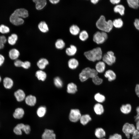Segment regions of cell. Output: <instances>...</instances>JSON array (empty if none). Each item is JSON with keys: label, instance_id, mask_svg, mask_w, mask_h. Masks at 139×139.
<instances>
[{"label": "cell", "instance_id": "cell-13", "mask_svg": "<svg viewBox=\"0 0 139 139\" xmlns=\"http://www.w3.org/2000/svg\"><path fill=\"white\" fill-rule=\"evenodd\" d=\"M20 55V53L18 50L14 48L10 49L8 52L10 58L12 60H15L17 59Z\"/></svg>", "mask_w": 139, "mask_h": 139}, {"label": "cell", "instance_id": "cell-33", "mask_svg": "<svg viewBox=\"0 0 139 139\" xmlns=\"http://www.w3.org/2000/svg\"><path fill=\"white\" fill-rule=\"evenodd\" d=\"M112 22V24L116 28L120 29L123 25V22L122 19L120 18H118L114 20Z\"/></svg>", "mask_w": 139, "mask_h": 139}, {"label": "cell", "instance_id": "cell-57", "mask_svg": "<svg viewBox=\"0 0 139 139\" xmlns=\"http://www.w3.org/2000/svg\"><path fill=\"white\" fill-rule=\"evenodd\" d=\"M2 80V78L0 75V83L1 82Z\"/></svg>", "mask_w": 139, "mask_h": 139}, {"label": "cell", "instance_id": "cell-58", "mask_svg": "<svg viewBox=\"0 0 139 139\" xmlns=\"http://www.w3.org/2000/svg\"><path fill=\"white\" fill-rule=\"evenodd\" d=\"M101 139H105V138H101Z\"/></svg>", "mask_w": 139, "mask_h": 139}, {"label": "cell", "instance_id": "cell-36", "mask_svg": "<svg viewBox=\"0 0 139 139\" xmlns=\"http://www.w3.org/2000/svg\"><path fill=\"white\" fill-rule=\"evenodd\" d=\"M94 98L95 101L100 103L103 102L106 100L105 96L99 93H96L94 96Z\"/></svg>", "mask_w": 139, "mask_h": 139}, {"label": "cell", "instance_id": "cell-21", "mask_svg": "<svg viewBox=\"0 0 139 139\" xmlns=\"http://www.w3.org/2000/svg\"><path fill=\"white\" fill-rule=\"evenodd\" d=\"M93 109L95 113L98 115H102L104 112V109L103 105L99 103L94 105Z\"/></svg>", "mask_w": 139, "mask_h": 139}, {"label": "cell", "instance_id": "cell-54", "mask_svg": "<svg viewBox=\"0 0 139 139\" xmlns=\"http://www.w3.org/2000/svg\"><path fill=\"white\" fill-rule=\"evenodd\" d=\"M4 47V44L3 43L0 39V50L3 48Z\"/></svg>", "mask_w": 139, "mask_h": 139}, {"label": "cell", "instance_id": "cell-50", "mask_svg": "<svg viewBox=\"0 0 139 139\" xmlns=\"http://www.w3.org/2000/svg\"><path fill=\"white\" fill-rule=\"evenodd\" d=\"M0 39L2 42L4 44H5L7 41L6 37L4 35L0 36Z\"/></svg>", "mask_w": 139, "mask_h": 139}, {"label": "cell", "instance_id": "cell-23", "mask_svg": "<svg viewBox=\"0 0 139 139\" xmlns=\"http://www.w3.org/2000/svg\"><path fill=\"white\" fill-rule=\"evenodd\" d=\"M67 92L70 94H74L77 91L76 85L73 83H68L67 86Z\"/></svg>", "mask_w": 139, "mask_h": 139}, {"label": "cell", "instance_id": "cell-5", "mask_svg": "<svg viewBox=\"0 0 139 139\" xmlns=\"http://www.w3.org/2000/svg\"><path fill=\"white\" fill-rule=\"evenodd\" d=\"M102 61L109 66H111L116 61V58L112 51H108L102 57Z\"/></svg>", "mask_w": 139, "mask_h": 139}, {"label": "cell", "instance_id": "cell-52", "mask_svg": "<svg viewBox=\"0 0 139 139\" xmlns=\"http://www.w3.org/2000/svg\"><path fill=\"white\" fill-rule=\"evenodd\" d=\"M110 2L114 4H118L120 3V0H110Z\"/></svg>", "mask_w": 139, "mask_h": 139}, {"label": "cell", "instance_id": "cell-29", "mask_svg": "<svg viewBox=\"0 0 139 139\" xmlns=\"http://www.w3.org/2000/svg\"><path fill=\"white\" fill-rule=\"evenodd\" d=\"M129 7L133 9H137L139 7V0H126Z\"/></svg>", "mask_w": 139, "mask_h": 139}, {"label": "cell", "instance_id": "cell-11", "mask_svg": "<svg viewBox=\"0 0 139 139\" xmlns=\"http://www.w3.org/2000/svg\"><path fill=\"white\" fill-rule=\"evenodd\" d=\"M14 95L16 100L19 102L23 101L26 97L24 92L20 89H18L14 92Z\"/></svg>", "mask_w": 139, "mask_h": 139}, {"label": "cell", "instance_id": "cell-15", "mask_svg": "<svg viewBox=\"0 0 139 139\" xmlns=\"http://www.w3.org/2000/svg\"><path fill=\"white\" fill-rule=\"evenodd\" d=\"M104 76L108 79V81L111 82L115 80L116 77L115 73L111 70L106 71L104 74Z\"/></svg>", "mask_w": 139, "mask_h": 139}, {"label": "cell", "instance_id": "cell-7", "mask_svg": "<svg viewBox=\"0 0 139 139\" xmlns=\"http://www.w3.org/2000/svg\"><path fill=\"white\" fill-rule=\"evenodd\" d=\"M81 115L78 109H72L70 111L69 116V120L73 122H76L80 120Z\"/></svg>", "mask_w": 139, "mask_h": 139}, {"label": "cell", "instance_id": "cell-30", "mask_svg": "<svg viewBox=\"0 0 139 139\" xmlns=\"http://www.w3.org/2000/svg\"><path fill=\"white\" fill-rule=\"evenodd\" d=\"M35 75L38 80L42 81H44L47 77L46 73L41 70L37 71Z\"/></svg>", "mask_w": 139, "mask_h": 139}, {"label": "cell", "instance_id": "cell-48", "mask_svg": "<svg viewBox=\"0 0 139 139\" xmlns=\"http://www.w3.org/2000/svg\"><path fill=\"white\" fill-rule=\"evenodd\" d=\"M136 111L137 115L134 117L135 121L136 122L139 120V106L136 108Z\"/></svg>", "mask_w": 139, "mask_h": 139}, {"label": "cell", "instance_id": "cell-47", "mask_svg": "<svg viewBox=\"0 0 139 139\" xmlns=\"http://www.w3.org/2000/svg\"><path fill=\"white\" fill-rule=\"evenodd\" d=\"M134 24L136 29L139 31V19H136L135 20Z\"/></svg>", "mask_w": 139, "mask_h": 139}, {"label": "cell", "instance_id": "cell-2", "mask_svg": "<svg viewBox=\"0 0 139 139\" xmlns=\"http://www.w3.org/2000/svg\"><path fill=\"white\" fill-rule=\"evenodd\" d=\"M84 55L88 60L93 62L100 60L102 57V51L100 47H97L85 52Z\"/></svg>", "mask_w": 139, "mask_h": 139}, {"label": "cell", "instance_id": "cell-38", "mask_svg": "<svg viewBox=\"0 0 139 139\" xmlns=\"http://www.w3.org/2000/svg\"><path fill=\"white\" fill-rule=\"evenodd\" d=\"M89 35L88 32L85 30L81 31L79 34V38L80 40L84 41L86 40L88 38Z\"/></svg>", "mask_w": 139, "mask_h": 139}, {"label": "cell", "instance_id": "cell-31", "mask_svg": "<svg viewBox=\"0 0 139 139\" xmlns=\"http://www.w3.org/2000/svg\"><path fill=\"white\" fill-rule=\"evenodd\" d=\"M132 110V107L130 104H127L122 105L120 108V110L123 114H127L130 112Z\"/></svg>", "mask_w": 139, "mask_h": 139}, {"label": "cell", "instance_id": "cell-4", "mask_svg": "<svg viewBox=\"0 0 139 139\" xmlns=\"http://www.w3.org/2000/svg\"><path fill=\"white\" fill-rule=\"evenodd\" d=\"M108 35L106 32L102 31H97L94 35L93 41L97 44L103 43L107 39Z\"/></svg>", "mask_w": 139, "mask_h": 139}, {"label": "cell", "instance_id": "cell-45", "mask_svg": "<svg viewBox=\"0 0 139 139\" xmlns=\"http://www.w3.org/2000/svg\"><path fill=\"white\" fill-rule=\"evenodd\" d=\"M132 139H139V131L136 129L132 134Z\"/></svg>", "mask_w": 139, "mask_h": 139}, {"label": "cell", "instance_id": "cell-39", "mask_svg": "<svg viewBox=\"0 0 139 139\" xmlns=\"http://www.w3.org/2000/svg\"><path fill=\"white\" fill-rule=\"evenodd\" d=\"M54 82L55 85L57 88H61L63 86L62 81L59 77H56L55 78Z\"/></svg>", "mask_w": 139, "mask_h": 139}, {"label": "cell", "instance_id": "cell-10", "mask_svg": "<svg viewBox=\"0 0 139 139\" xmlns=\"http://www.w3.org/2000/svg\"><path fill=\"white\" fill-rule=\"evenodd\" d=\"M42 139H56V135L53 130L46 129L41 136Z\"/></svg>", "mask_w": 139, "mask_h": 139}, {"label": "cell", "instance_id": "cell-20", "mask_svg": "<svg viewBox=\"0 0 139 139\" xmlns=\"http://www.w3.org/2000/svg\"><path fill=\"white\" fill-rule=\"evenodd\" d=\"M39 30L43 33L47 32L49 30L48 26L46 22L44 21L40 22L38 25Z\"/></svg>", "mask_w": 139, "mask_h": 139}, {"label": "cell", "instance_id": "cell-9", "mask_svg": "<svg viewBox=\"0 0 139 139\" xmlns=\"http://www.w3.org/2000/svg\"><path fill=\"white\" fill-rule=\"evenodd\" d=\"M12 14L23 19L26 18L29 16L28 10L25 8H22L16 9Z\"/></svg>", "mask_w": 139, "mask_h": 139}, {"label": "cell", "instance_id": "cell-17", "mask_svg": "<svg viewBox=\"0 0 139 139\" xmlns=\"http://www.w3.org/2000/svg\"><path fill=\"white\" fill-rule=\"evenodd\" d=\"M33 1L35 3L36 8L37 10H42L47 4L46 0H33Z\"/></svg>", "mask_w": 139, "mask_h": 139}, {"label": "cell", "instance_id": "cell-24", "mask_svg": "<svg viewBox=\"0 0 139 139\" xmlns=\"http://www.w3.org/2000/svg\"><path fill=\"white\" fill-rule=\"evenodd\" d=\"M48 64L49 62L47 59L42 58L40 59L38 61L37 65L39 68L42 70L45 69Z\"/></svg>", "mask_w": 139, "mask_h": 139}, {"label": "cell", "instance_id": "cell-34", "mask_svg": "<svg viewBox=\"0 0 139 139\" xmlns=\"http://www.w3.org/2000/svg\"><path fill=\"white\" fill-rule=\"evenodd\" d=\"M46 111V108L45 107L40 106L37 109V114L39 117H42L45 115Z\"/></svg>", "mask_w": 139, "mask_h": 139}, {"label": "cell", "instance_id": "cell-1", "mask_svg": "<svg viewBox=\"0 0 139 139\" xmlns=\"http://www.w3.org/2000/svg\"><path fill=\"white\" fill-rule=\"evenodd\" d=\"M96 25L98 29L106 33L109 32L113 27L112 21L110 20L107 21L103 15H101L97 20Z\"/></svg>", "mask_w": 139, "mask_h": 139}, {"label": "cell", "instance_id": "cell-28", "mask_svg": "<svg viewBox=\"0 0 139 139\" xmlns=\"http://www.w3.org/2000/svg\"><path fill=\"white\" fill-rule=\"evenodd\" d=\"M18 39V36L15 33H13L9 36L7 38V41L8 43L11 45H15Z\"/></svg>", "mask_w": 139, "mask_h": 139}, {"label": "cell", "instance_id": "cell-42", "mask_svg": "<svg viewBox=\"0 0 139 139\" xmlns=\"http://www.w3.org/2000/svg\"><path fill=\"white\" fill-rule=\"evenodd\" d=\"M23 62V61L18 59L14 60V64L16 67H21Z\"/></svg>", "mask_w": 139, "mask_h": 139}, {"label": "cell", "instance_id": "cell-55", "mask_svg": "<svg viewBox=\"0 0 139 139\" xmlns=\"http://www.w3.org/2000/svg\"><path fill=\"white\" fill-rule=\"evenodd\" d=\"M136 122V129L139 131V120Z\"/></svg>", "mask_w": 139, "mask_h": 139}, {"label": "cell", "instance_id": "cell-32", "mask_svg": "<svg viewBox=\"0 0 139 139\" xmlns=\"http://www.w3.org/2000/svg\"><path fill=\"white\" fill-rule=\"evenodd\" d=\"M91 120V117L87 114L81 115L80 120L81 124L84 125H86Z\"/></svg>", "mask_w": 139, "mask_h": 139}, {"label": "cell", "instance_id": "cell-56", "mask_svg": "<svg viewBox=\"0 0 139 139\" xmlns=\"http://www.w3.org/2000/svg\"><path fill=\"white\" fill-rule=\"evenodd\" d=\"M99 1V0H91V2L92 3L94 4H96Z\"/></svg>", "mask_w": 139, "mask_h": 139}, {"label": "cell", "instance_id": "cell-12", "mask_svg": "<svg viewBox=\"0 0 139 139\" xmlns=\"http://www.w3.org/2000/svg\"><path fill=\"white\" fill-rule=\"evenodd\" d=\"M3 85L5 88L7 89L12 88L14 85V82L11 78L6 77L3 80Z\"/></svg>", "mask_w": 139, "mask_h": 139}, {"label": "cell", "instance_id": "cell-18", "mask_svg": "<svg viewBox=\"0 0 139 139\" xmlns=\"http://www.w3.org/2000/svg\"><path fill=\"white\" fill-rule=\"evenodd\" d=\"M25 125L21 123L18 124L14 128L13 131L14 133L18 135L22 134V131L24 132Z\"/></svg>", "mask_w": 139, "mask_h": 139}, {"label": "cell", "instance_id": "cell-35", "mask_svg": "<svg viewBox=\"0 0 139 139\" xmlns=\"http://www.w3.org/2000/svg\"><path fill=\"white\" fill-rule=\"evenodd\" d=\"M79 28L76 25H73L70 28L69 31L72 35L75 36L78 34L80 32Z\"/></svg>", "mask_w": 139, "mask_h": 139}, {"label": "cell", "instance_id": "cell-8", "mask_svg": "<svg viewBox=\"0 0 139 139\" xmlns=\"http://www.w3.org/2000/svg\"><path fill=\"white\" fill-rule=\"evenodd\" d=\"M9 20L11 23L16 26H19L23 24L24 20L23 19L12 14L9 18Z\"/></svg>", "mask_w": 139, "mask_h": 139}, {"label": "cell", "instance_id": "cell-53", "mask_svg": "<svg viewBox=\"0 0 139 139\" xmlns=\"http://www.w3.org/2000/svg\"><path fill=\"white\" fill-rule=\"evenodd\" d=\"M60 1L59 0H50V2L53 4H56L58 3Z\"/></svg>", "mask_w": 139, "mask_h": 139}, {"label": "cell", "instance_id": "cell-26", "mask_svg": "<svg viewBox=\"0 0 139 139\" xmlns=\"http://www.w3.org/2000/svg\"><path fill=\"white\" fill-rule=\"evenodd\" d=\"M77 51L76 47L74 45H71L66 49L65 52L67 55L70 56L74 55Z\"/></svg>", "mask_w": 139, "mask_h": 139}, {"label": "cell", "instance_id": "cell-51", "mask_svg": "<svg viewBox=\"0 0 139 139\" xmlns=\"http://www.w3.org/2000/svg\"><path fill=\"white\" fill-rule=\"evenodd\" d=\"M135 90L136 94L139 98V84H137L136 85Z\"/></svg>", "mask_w": 139, "mask_h": 139}, {"label": "cell", "instance_id": "cell-25", "mask_svg": "<svg viewBox=\"0 0 139 139\" xmlns=\"http://www.w3.org/2000/svg\"><path fill=\"white\" fill-rule=\"evenodd\" d=\"M79 62L78 60L74 58L70 59L68 62V65L69 68L72 70L76 68L78 66Z\"/></svg>", "mask_w": 139, "mask_h": 139}, {"label": "cell", "instance_id": "cell-37", "mask_svg": "<svg viewBox=\"0 0 139 139\" xmlns=\"http://www.w3.org/2000/svg\"><path fill=\"white\" fill-rule=\"evenodd\" d=\"M65 43L62 39H58L56 41L55 43V47L58 49H63L65 46Z\"/></svg>", "mask_w": 139, "mask_h": 139}, {"label": "cell", "instance_id": "cell-22", "mask_svg": "<svg viewBox=\"0 0 139 139\" xmlns=\"http://www.w3.org/2000/svg\"><path fill=\"white\" fill-rule=\"evenodd\" d=\"M125 10V7L120 4L117 5L114 8V12L116 13H118L121 16H123L124 15Z\"/></svg>", "mask_w": 139, "mask_h": 139}, {"label": "cell", "instance_id": "cell-27", "mask_svg": "<svg viewBox=\"0 0 139 139\" xmlns=\"http://www.w3.org/2000/svg\"><path fill=\"white\" fill-rule=\"evenodd\" d=\"M106 134L105 131L101 128H98L95 130V135L98 138H103L105 136Z\"/></svg>", "mask_w": 139, "mask_h": 139}, {"label": "cell", "instance_id": "cell-40", "mask_svg": "<svg viewBox=\"0 0 139 139\" xmlns=\"http://www.w3.org/2000/svg\"><path fill=\"white\" fill-rule=\"evenodd\" d=\"M10 29L8 26L3 24L0 25V32L4 34L8 33L10 32Z\"/></svg>", "mask_w": 139, "mask_h": 139}, {"label": "cell", "instance_id": "cell-6", "mask_svg": "<svg viewBox=\"0 0 139 139\" xmlns=\"http://www.w3.org/2000/svg\"><path fill=\"white\" fill-rule=\"evenodd\" d=\"M136 129V127L133 124L128 123L125 124L122 128V131L128 138H130V134H132Z\"/></svg>", "mask_w": 139, "mask_h": 139}, {"label": "cell", "instance_id": "cell-41", "mask_svg": "<svg viewBox=\"0 0 139 139\" xmlns=\"http://www.w3.org/2000/svg\"><path fill=\"white\" fill-rule=\"evenodd\" d=\"M92 79L93 82L96 85H99L101 84L103 82V79L100 78L97 75L94 77Z\"/></svg>", "mask_w": 139, "mask_h": 139}, {"label": "cell", "instance_id": "cell-49", "mask_svg": "<svg viewBox=\"0 0 139 139\" xmlns=\"http://www.w3.org/2000/svg\"><path fill=\"white\" fill-rule=\"evenodd\" d=\"M5 60L4 57L2 54H0V66L4 64Z\"/></svg>", "mask_w": 139, "mask_h": 139}, {"label": "cell", "instance_id": "cell-44", "mask_svg": "<svg viewBox=\"0 0 139 139\" xmlns=\"http://www.w3.org/2000/svg\"><path fill=\"white\" fill-rule=\"evenodd\" d=\"M31 66L30 63L28 61L23 62L22 67L25 69H28Z\"/></svg>", "mask_w": 139, "mask_h": 139}, {"label": "cell", "instance_id": "cell-19", "mask_svg": "<svg viewBox=\"0 0 139 139\" xmlns=\"http://www.w3.org/2000/svg\"><path fill=\"white\" fill-rule=\"evenodd\" d=\"M105 63L103 61H99L95 65V70L98 73H103L105 71Z\"/></svg>", "mask_w": 139, "mask_h": 139}, {"label": "cell", "instance_id": "cell-14", "mask_svg": "<svg viewBox=\"0 0 139 139\" xmlns=\"http://www.w3.org/2000/svg\"><path fill=\"white\" fill-rule=\"evenodd\" d=\"M24 100L26 103L30 106H34L36 103V98L35 96L31 95H29L26 97Z\"/></svg>", "mask_w": 139, "mask_h": 139}, {"label": "cell", "instance_id": "cell-3", "mask_svg": "<svg viewBox=\"0 0 139 139\" xmlns=\"http://www.w3.org/2000/svg\"><path fill=\"white\" fill-rule=\"evenodd\" d=\"M98 73L95 69L86 67L83 69L79 74V79L81 82H83L97 75Z\"/></svg>", "mask_w": 139, "mask_h": 139}, {"label": "cell", "instance_id": "cell-46", "mask_svg": "<svg viewBox=\"0 0 139 139\" xmlns=\"http://www.w3.org/2000/svg\"><path fill=\"white\" fill-rule=\"evenodd\" d=\"M31 130V127L30 125L28 124L25 125L24 132L26 134H29Z\"/></svg>", "mask_w": 139, "mask_h": 139}, {"label": "cell", "instance_id": "cell-43", "mask_svg": "<svg viewBox=\"0 0 139 139\" xmlns=\"http://www.w3.org/2000/svg\"><path fill=\"white\" fill-rule=\"evenodd\" d=\"M108 139H122V137L120 134L115 133L110 136Z\"/></svg>", "mask_w": 139, "mask_h": 139}, {"label": "cell", "instance_id": "cell-16", "mask_svg": "<svg viewBox=\"0 0 139 139\" xmlns=\"http://www.w3.org/2000/svg\"><path fill=\"white\" fill-rule=\"evenodd\" d=\"M24 114L23 109L21 108H18L15 110L13 114V116L16 119H20L23 117Z\"/></svg>", "mask_w": 139, "mask_h": 139}]
</instances>
